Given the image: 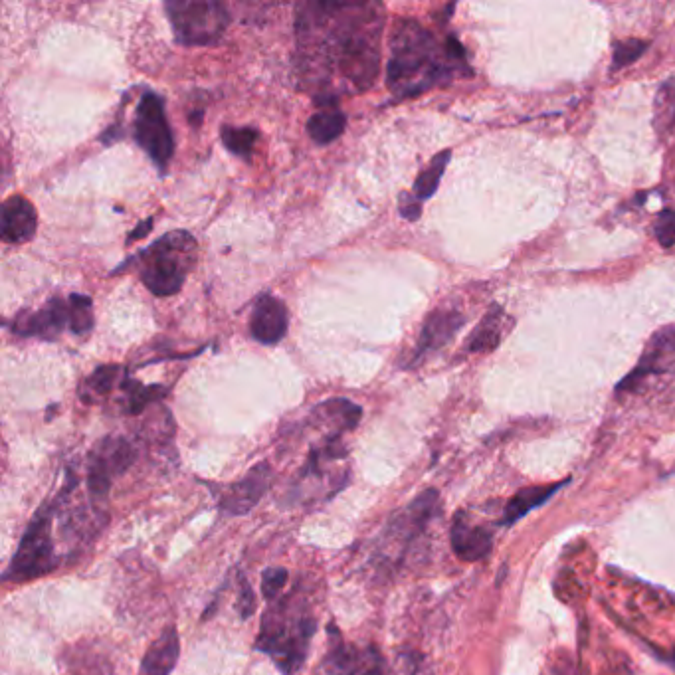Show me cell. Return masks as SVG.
Masks as SVG:
<instances>
[{
    "instance_id": "6da1fadb",
    "label": "cell",
    "mask_w": 675,
    "mask_h": 675,
    "mask_svg": "<svg viewBox=\"0 0 675 675\" xmlns=\"http://www.w3.org/2000/svg\"><path fill=\"white\" fill-rule=\"evenodd\" d=\"M385 14L379 4L309 2L295 18L303 76L337 74L355 92L369 90L381 64Z\"/></svg>"
},
{
    "instance_id": "7a4b0ae2",
    "label": "cell",
    "mask_w": 675,
    "mask_h": 675,
    "mask_svg": "<svg viewBox=\"0 0 675 675\" xmlns=\"http://www.w3.org/2000/svg\"><path fill=\"white\" fill-rule=\"evenodd\" d=\"M458 74L472 76L464 46L448 36L444 42L416 20H400L390 38L386 86L396 97H414L452 82Z\"/></svg>"
},
{
    "instance_id": "3957f363",
    "label": "cell",
    "mask_w": 675,
    "mask_h": 675,
    "mask_svg": "<svg viewBox=\"0 0 675 675\" xmlns=\"http://www.w3.org/2000/svg\"><path fill=\"white\" fill-rule=\"evenodd\" d=\"M315 630L317 624L307 610H291L290 602L282 600L272 610L268 608L256 648L268 654L284 674L293 675L305 662Z\"/></svg>"
},
{
    "instance_id": "277c9868",
    "label": "cell",
    "mask_w": 675,
    "mask_h": 675,
    "mask_svg": "<svg viewBox=\"0 0 675 675\" xmlns=\"http://www.w3.org/2000/svg\"><path fill=\"white\" fill-rule=\"evenodd\" d=\"M139 258L143 262L141 280L147 290L157 297H171L187 282L196 258V242L189 232H169Z\"/></svg>"
},
{
    "instance_id": "5b68a950",
    "label": "cell",
    "mask_w": 675,
    "mask_h": 675,
    "mask_svg": "<svg viewBox=\"0 0 675 675\" xmlns=\"http://www.w3.org/2000/svg\"><path fill=\"white\" fill-rule=\"evenodd\" d=\"M56 513V503H44L34 519L30 521L28 529L24 531L18 551L12 557L4 579L14 582L40 579L52 573L58 567V557L54 551L52 539V521Z\"/></svg>"
},
{
    "instance_id": "8992f818",
    "label": "cell",
    "mask_w": 675,
    "mask_h": 675,
    "mask_svg": "<svg viewBox=\"0 0 675 675\" xmlns=\"http://www.w3.org/2000/svg\"><path fill=\"white\" fill-rule=\"evenodd\" d=\"M165 12L175 38L183 46H212L230 26V14L216 0H171Z\"/></svg>"
},
{
    "instance_id": "52a82bcc",
    "label": "cell",
    "mask_w": 675,
    "mask_h": 675,
    "mask_svg": "<svg viewBox=\"0 0 675 675\" xmlns=\"http://www.w3.org/2000/svg\"><path fill=\"white\" fill-rule=\"evenodd\" d=\"M133 137L153 163L165 171L175 155V137L165 113L163 97L153 92L141 97L135 111Z\"/></svg>"
},
{
    "instance_id": "ba28073f",
    "label": "cell",
    "mask_w": 675,
    "mask_h": 675,
    "mask_svg": "<svg viewBox=\"0 0 675 675\" xmlns=\"http://www.w3.org/2000/svg\"><path fill=\"white\" fill-rule=\"evenodd\" d=\"M64 329L72 331V303L68 299H52L38 311H22L12 321V333L22 337H38L54 341Z\"/></svg>"
},
{
    "instance_id": "9c48e42d",
    "label": "cell",
    "mask_w": 675,
    "mask_h": 675,
    "mask_svg": "<svg viewBox=\"0 0 675 675\" xmlns=\"http://www.w3.org/2000/svg\"><path fill=\"white\" fill-rule=\"evenodd\" d=\"M315 675H383V656L375 646H347L337 634Z\"/></svg>"
},
{
    "instance_id": "30bf717a",
    "label": "cell",
    "mask_w": 675,
    "mask_h": 675,
    "mask_svg": "<svg viewBox=\"0 0 675 675\" xmlns=\"http://www.w3.org/2000/svg\"><path fill=\"white\" fill-rule=\"evenodd\" d=\"M675 365V327H668L652 337L644 355L640 357L636 369L624 377L618 385V392L634 390L644 379L652 375H664L672 371Z\"/></svg>"
},
{
    "instance_id": "8fae6325",
    "label": "cell",
    "mask_w": 675,
    "mask_h": 675,
    "mask_svg": "<svg viewBox=\"0 0 675 675\" xmlns=\"http://www.w3.org/2000/svg\"><path fill=\"white\" fill-rule=\"evenodd\" d=\"M290 327L288 307L276 295H262L254 303L250 317V333L262 345H278Z\"/></svg>"
},
{
    "instance_id": "7c38bea8",
    "label": "cell",
    "mask_w": 675,
    "mask_h": 675,
    "mask_svg": "<svg viewBox=\"0 0 675 675\" xmlns=\"http://www.w3.org/2000/svg\"><path fill=\"white\" fill-rule=\"evenodd\" d=\"M272 482V470L268 464L254 466L242 480L234 483L220 501V511L224 515H246L258 501L266 495Z\"/></svg>"
},
{
    "instance_id": "4fadbf2b",
    "label": "cell",
    "mask_w": 675,
    "mask_h": 675,
    "mask_svg": "<svg viewBox=\"0 0 675 675\" xmlns=\"http://www.w3.org/2000/svg\"><path fill=\"white\" fill-rule=\"evenodd\" d=\"M464 323H466V317L456 309H438L430 313L422 325L412 361L418 363L426 355L448 345L456 337V333L464 327Z\"/></svg>"
},
{
    "instance_id": "5bb4252c",
    "label": "cell",
    "mask_w": 675,
    "mask_h": 675,
    "mask_svg": "<svg viewBox=\"0 0 675 675\" xmlns=\"http://www.w3.org/2000/svg\"><path fill=\"white\" fill-rule=\"evenodd\" d=\"M38 214L32 202L20 194H12L2 204V240L6 244H26L36 236Z\"/></svg>"
},
{
    "instance_id": "9a60e30c",
    "label": "cell",
    "mask_w": 675,
    "mask_h": 675,
    "mask_svg": "<svg viewBox=\"0 0 675 675\" xmlns=\"http://www.w3.org/2000/svg\"><path fill=\"white\" fill-rule=\"evenodd\" d=\"M450 541H452L454 553L462 561L474 563V561H480V559L489 555L493 537L485 527L470 523L464 513H458V517L452 525Z\"/></svg>"
},
{
    "instance_id": "2e32d148",
    "label": "cell",
    "mask_w": 675,
    "mask_h": 675,
    "mask_svg": "<svg viewBox=\"0 0 675 675\" xmlns=\"http://www.w3.org/2000/svg\"><path fill=\"white\" fill-rule=\"evenodd\" d=\"M181 642L175 626H167L161 636L151 644L141 660L139 675H171L179 662Z\"/></svg>"
},
{
    "instance_id": "e0dca14e",
    "label": "cell",
    "mask_w": 675,
    "mask_h": 675,
    "mask_svg": "<svg viewBox=\"0 0 675 675\" xmlns=\"http://www.w3.org/2000/svg\"><path fill=\"white\" fill-rule=\"evenodd\" d=\"M513 327V319L505 313L503 307L493 305L480 325L472 331L470 339L466 341V351L470 353H491L499 347V343L505 339L507 331Z\"/></svg>"
},
{
    "instance_id": "ac0fdd59",
    "label": "cell",
    "mask_w": 675,
    "mask_h": 675,
    "mask_svg": "<svg viewBox=\"0 0 675 675\" xmlns=\"http://www.w3.org/2000/svg\"><path fill=\"white\" fill-rule=\"evenodd\" d=\"M347 127V117L341 109L333 105H325L315 111L307 121V133L317 145H329L337 141Z\"/></svg>"
},
{
    "instance_id": "d6986e66",
    "label": "cell",
    "mask_w": 675,
    "mask_h": 675,
    "mask_svg": "<svg viewBox=\"0 0 675 675\" xmlns=\"http://www.w3.org/2000/svg\"><path fill=\"white\" fill-rule=\"evenodd\" d=\"M94 454L103 462V466L107 468L111 478H117L123 472H127L137 460V452H135L133 444H129L125 438H105V440H101L94 448Z\"/></svg>"
},
{
    "instance_id": "ffe728a7",
    "label": "cell",
    "mask_w": 675,
    "mask_h": 675,
    "mask_svg": "<svg viewBox=\"0 0 675 675\" xmlns=\"http://www.w3.org/2000/svg\"><path fill=\"white\" fill-rule=\"evenodd\" d=\"M565 483H555V485H537V487H527L515 493L509 503L505 505V517L503 523L511 525L523 515H527L531 509L543 505L551 495H555Z\"/></svg>"
},
{
    "instance_id": "44dd1931",
    "label": "cell",
    "mask_w": 675,
    "mask_h": 675,
    "mask_svg": "<svg viewBox=\"0 0 675 675\" xmlns=\"http://www.w3.org/2000/svg\"><path fill=\"white\" fill-rule=\"evenodd\" d=\"M450 157H452V151H442V153H438L432 161H430V165L418 175V179H416V183H414V189H412V196L416 198V200H428L430 196H434L436 194V191H438V187H440V181H442V177H444V173H446V167H448V163H450Z\"/></svg>"
},
{
    "instance_id": "7402d4cb",
    "label": "cell",
    "mask_w": 675,
    "mask_h": 675,
    "mask_svg": "<svg viewBox=\"0 0 675 675\" xmlns=\"http://www.w3.org/2000/svg\"><path fill=\"white\" fill-rule=\"evenodd\" d=\"M260 133L256 127H232V125H222L220 129V139L222 145L236 157L250 159L254 145L258 141Z\"/></svg>"
},
{
    "instance_id": "603a6c76",
    "label": "cell",
    "mask_w": 675,
    "mask_h": 675,
    "mask_svg": "<svg viewBox=\"0 0 675 675\" xmlns=\"http://www.w3.org/2000/svg\"><path fill=\"white\" fill-rule=\"evenodd\" d=\"M121 388L127 390V396H129V402H127L129 414H139V412H143L151 402H155V400H159V398H163V396L167 394V388H163V386L139 385L137 381L127 379V377L123 379Z\"/></svg>"
},
{
    "instance_id": "cb8c5ba5",
    "label": "cell",
    "mask_w": 675,
    "mask_h": 675,
    "mask_svg": "<svg viewBox=\"0 0 675 675\" xmlns=\"http://www.w3.org/2000/svg\"><path fill=\"white\" fill-rule=\"evenodd\" d=\"M656 131L670 133L675 129V80L666 82L656 97Z\"/></svg>"
},
{
    "instance_id": "d4e9b609",
    "label": "cell",
    "mask_w": 675,
    "mask_h": 675,
    "mask_svg": "<svg viewBox=\"0 0 675 675\" xmlns=\"http://www.w3.org/2000/svg\"><path fill=\"white\" fill-rule=\"evenodd\" d=\"M72 303V333L88 335L94 329V303L88 295H70Z\"/></svg>"
},
{
    "instance_id": "484cf974",
    "label": "cell",
    "mask_w": 675,
    "mask_h": 675,
    "mask_svg": "<svg viewBox=\"0 0 675 675\" xmlns=\"http://www.w3.org/2000/svg\"><path fill=\"white\" fill-rule=\"evenodd\" d=\"M111 474L107 472V468L103 466V462L97 458L96 454H90V462H88V489L94 501H107L109 489H111Z\"/></svg>"
},
{
    "instance_id": "4316f807",
    "label": "cell",
    "mask_w": 675,
    "mask_h": 675,
    "mask_svg": "<svg viewBox=\"0 0 675 675\" xmlns=\"http://www.w3.org/2000/svg\"><path fill=\"white\" fill-rule=\"evenodd\" d=\"M648 50V42L640 38H626L614 44L612 52V72H618L630 64H634Z\"/></svg>"
},
{
    "instance_id": "83f0119b",
    "label": "cell",
    "mask_w": 675,
    "mask_h": 675,
    "mask_svg": "<svg viewBox=\"0 0 675 675\" xmlns=\"http://www.w3.org/2000/svg\"><path fill=\"white\" fill-rule=\"evenodd\" d=\"M123 373V369L119 365H103V367H97L94 371V375L88 379V388L94 392V394H107L111 392V388L115 386V383L119 381V375Z\"/></svg>"
},
{
    "instance_id": "f1b7e54d",
    "label": "cell",
    "mask_w": 675,
    "mask_h": 675,
    "mask_svg": "<svg viewBox=\"0 0 675 675\" xmlns=\"http://www.w3.org/2000/svg\"><path fill=\"white\" fill-rule=\"evenodd\" d=\"M656 240L662 248H672L675 244V208H666L658 214L654 224Z\"/></svg>"
},
{
    "instance_id": "f546056e",
    "label": "cell",
    "mask_w": 675,
    "mask_h": 675,
    "mask_svg": "<svg viewBox=\"0 0 675 675\" xmlns=\"http://www.w3.org/2000/svg\"><path fill=\"white\" fill-rule=\"evenodd\" d=\"M288 582V571L282 567H270L262 575V592L268 600H276Z\"/></svg>"
},
{
    "instance_id": "4dcf8cb0",
    "label": "cell",
    "mask_w": 675,
    "mask_h": 675,
    "mask_svg": "<svg viewBox=\"0 0 675 675\" xmlns=\"http://www.w3.org/2000/svg\"><path fill=\"white\" fill-rule=\"evenodd\" d=\"M238 602H236V608H238V614L242 620H248L254 610H256V596H254V588L252 584L246 579V575H238Z\"/></svg>"
},
{
    "instance_id": "1f68e13d",
    "label": "cell",
    "mask_w": 675,
    "mask_h": 675,
    "mask_svg": "<svg viewBox=\"0 0 675 675\" xmlns=\"http://www.w3.org/2000/svg\"><path fill=\"white\" fill-rule=\"evenodd\" d=\"M398 210H400V216L410 220V222H416L422 214V206H420V200H416L412 193H402L400 194V200H398Z\"/></svg>"
},
{
    "instance_id": "d6a6232c",
    "label": "cell",
    "mask_w": 675,
    "mask_h": 675,
    "mask_svg": "<svg viewBox=\"0 0 675 675\" xmlns=\"http://www.w3.org/2000/svg\"><path fill=\"white\" fill-rule=\"evenodd\" d=\"M153 230V218H147L145 222H141L131 234H129V242H135V240H141L145 238L149 232Z\"/></svg>"
}]
</instances>
